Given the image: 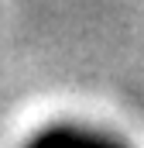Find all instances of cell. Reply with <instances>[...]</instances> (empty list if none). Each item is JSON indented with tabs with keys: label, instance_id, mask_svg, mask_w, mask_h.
<instances>
[{
	"label": "cell",
	"instance_id": "obj_1",
	"mask_svg": "<svg viewBox=\"0 0 144 148\" xmlns=\"http://www.w3.org/2000/svg\"><path fill=\"white\" fill-rule=\"evenodd\" d=\"M28 148H124V145L117 138L86 131V127H52V131L38 134Z\"/></svg>",
	"mask_w": 144,
	"mask_h": 148
}]
</instances>
